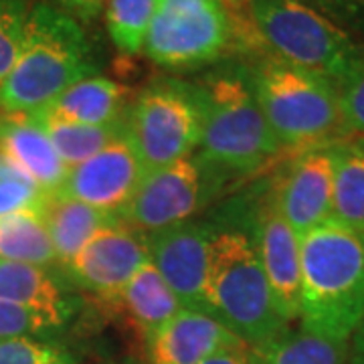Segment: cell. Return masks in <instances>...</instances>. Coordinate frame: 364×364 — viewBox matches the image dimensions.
Masks as SVG:
<instances>
[{"label": "cell", "mask_w": 364, "mask_h": 364, "mask_svg": "<svg viewBox=\"0 0 364 364\" xmlns=\"http://www.w3.org/2000/svg\"><path fill=\"white\" fill-rule=\"evenodd\" d=\"M31 0H0V83L11 73L25 39Z\"/></svg>", "instance_id": "cell-26"}, {"label": "cell", "mask_w": 364, "mask_h": 364, "mask_svg": "<svg viewBox=\"0 0 364 364\" xmlns=\"http://www.w3.org/2000/svg\"><path fill=\"white\" fill-rule=\"evenodd\" d=\"M243 61L261 112L282 150L301 152L346 138L340 90L332 81L287 63L269 49Z\"/></svg>", "instance_id": "cell-5"}, {"label": "cell", "mask_w": 364, "mask_h": 364, "mask_svg": "<svg viewBox=\"0 0 364 364\" xmlns=\"http://www.w3.org/2000/svg\"><path fill=\"white\" fill-rule=\"evenodd\" d=\"M144 176L146 168L124 128L116 140L95 156L67 170L65 181L55 193L119 219Z\"/></svg>", "instance_id": "cell-14"}, {"label": "cell", "mask_w": 364, "mask_h": 364, "mask_svg": "<svg viewBox=\"0 0 364 364\" xmlns=\"http://www.w3.org/2000/svg\"><path fill=\"white\" fill-rule=\"evenodd\" d=\"M148 259L188 310L210 314V221H188L144 235ZM213 316V314H210Z\"/></svg>", "instance_id": "cell-12"}, {"label": "cell", "mask_w": 364, "mask_h": 364, "mask_svg": "<svg viewBox=\"0 0 364 364\" xmlns=\"http://www.w3.org/2000/svg\"><path fill=\"white\" fill-rule=\"evenodd\" d=\"M334 162L330 144L296 152L267 186L279 215L298 237L332 219Z\"/></svg>", "instance_id": "cell-13"}, {"label": "cell", "mask_w": 364, "mask_h": 364, "mask_svg": "<svg viewBox=\"0 0 364 364\" xmlns=\"http://www.w3.org/2000/svg\"><path fill=\"white\" fill-rule=\"evenodd\" d=\"M352 39L364 45V0H304Z\"/></svg>", "instance_id": "cell-28"}, {"label": "cell", "mask_w": 364, "mask_h": 364, "mask_svg": "<svg viewBox=\"0 0 364 364\" xmlns=\"http://www.w3.org/2000/svg\"><path fill=\"white\" fill-rule=\"evenodd\" d=\"M299 326L350 340L364 318V233L326 221L299 237Z\"/></svg>", "instance_id": "cell-4"}, {"label": "cell", "mask_w": 364, "mask_h": 364, "mask_svg": "<svg viewBox=\"0 0 364 364\" xmlns=\"http://www.w3.org/2000/svg\"><path fill=\"white\" fill-rule=\"evenodd\" d=\"M130 104L124 85L102 75H91L67 87L39 112L85 126H114L126 119Z\"/></svg>", "instance_id": "cell-18"}, {"label": "cell", "mask_w": 364, "mask_h": 364, "mask_svg": "<svg viewBox=\"0 0 364 364\" xmlns=\"http://www.w3.org/2000/svg\"><path fill=\"white\" fill-rule=\"evenodd\" d=\"M0 299L39 314L55 330L77 314L79 298L53 267L0 261Z\"/></svg>", "instance_id": "cell-16"}, {"label": "cell", "mask_w": 364, "mask_h": 364, "mask_svg": "<svg viewBox=\"0 0 364 364\" xmlns=\"http://www.w3.org/2000/svg\"><path fill=\"white\" fill-rule=\"evenodd\" d=\"M245 344L215 316L184 308L144 340L148 364H203L219 352Z\"/></svg>", "instance_id": "cell-15"}, {"label": "cell", "mask_w": 364, "mask_h": 364, "mask_svg": "<svg viewBox=\"0 0 364 364\" xmlns=\"http://www.w3.org/2000/svg\"><path fill=\"white\" fill-rule=\"evenodd\" d=\"M208 308L249 346H257L289 326L273 304L272 289L249 229L247 200L239 198L210 221Z\"/></svg>", "instance_id": "cell-1"}, {"label": "cell", "mask_w": 364, "mask_h": 364, "mask_svg": "<svg viewBox=\"0 0 364 364\" xmlns=\"http://www.w3.org/2000/svg\"><path fill=\"white\" fill-rule=\"evenodd\" d=\"M203 364H251V346L249 344H239L233 348L219 352L210 356Z\"/></svg>", "instance_id": "cell-33"}, {"label": "cell", "mask_w": 364, "mask_h": 364, "mask_svg": "<svg viewBox=\"0 0 364 364\" xmlns=\"http://www.w3.org/2000/svg\"><path fill=\"white\" fill-rule=\"evenodd\" d=\"M340 107L346 138L364 140V69L340 87Z\"/></svg>", "instance_id": "cell-31"}, {"label": "cell", "mask_w": 364, "mask_h": 364, "mask_svg": "<svg viewBox=\"0 0 364 364\" xmlns=\"http://www.w3.org/2000/svg\"><path fill=\"white\" fill-rule=\"evenodd\" d=\"M57 2H59V9H63L73 18H77L79 23L97 18L107 4V0H57Z\"/></svg>", "instance_id": "cell-32"}, {"label": "cell", "mask_w": 364, "mask_h": 364, "mask_svg": "<svg viewBox=\"0 0 364 364\" xmlns=\"http://www.w3.org/2000/svg\"><path fill=\"white\" fill-rule=\"evenodd\" d=\"M334 162L332 221L364 233V140L342 138L330 144Z\"/></svg>", "instance_id": "cell-21"}, {"label": "cell", "mask_w": 364, "mask_h": 364, "mask_svg": "<svg viewBox=\"0 0 364 364\" xmlns=\"http://www.w3.org/2000/svg\"><path fill=\"white\" fill-rule=\"evenodd\" d=\"M47 193H43L31 178H0V217L18 210H39Z\"/></svg>", "instance_id": "cell-30"}, {"label": "cell", "mask_w": 364, "mask_h": 364, "mask_svg": "<svg viewBox=\"0 0 364 364\" xmlns=\"http://www.w3.org/2000/svg\"><path fill=\"white\" fill-rule=\"evenodd\" d=\"M31 117L47 132L53 148L57 150L67 168H73L81 162L90 160L91 156H95L107 144L114 142L126 128V119L114 126H85L43 112L31 114Z\"/></svg>", "instance_id": "cell-23"}, {"label": "cell", "mask_w": 364, "mask_h": 364, "mask_svg": "<svg viewBox=\"0 0 364 364\" xmlns=\"http://www.w3.org/2000/svg\"><path fill=\"white\" fill-rule=\"evenodd\" d=\"M158 0H107L105 25L109 39L124 55H138L156 13Z\"/></svg>", "instance_id": "cell-24"}, {"label": "cell", "mask_w": 364, "mask_h": 364, "mask_svg": "<svg viewBox=\"0 0 364 364\" xmlns=\"http://www.w3.org/2000/svg\"><path fill=\"white\" fill-rule=\"evenodd\" d=\"M57 332L45 318L31 312L23 306L0 299V340L18 336H49Z\"/></svg>", "instance_id": "cell-27"}, {"label": "cell", "mask_w": 364, "mask_h": 364, "mask_svg": "<svg viewBox=\"0 0 364 364\" xmlns=\"http://www.w3.org/2000/svg\"><path fill=\"white\" fill-rule=\"evenodd\" d=\"M0 152L47 195L59 191L65 181L69 168L53 148L47 132L31 116L0 112Z\"/></svg>", "instance_id": "cell-17"}, {"label": "cell", "mask_w": 364, "mask_h": 364, "mask_svg": "<svg viewBox=\"0 0 364 364\" xmlns=\"http://www.w3.org/2000/svg\"><path fill=\"white\" fill-rule=\"evenodd\" d=\"M114 308L122 312L142 342L184 310L181 299L150 259L144 261L140 269L134 273Z\"/></svg>", "instance_id": "cell-19"}, {"label": "cell", "mask_w": 364, "mask_h": 364, "mask_svg": "<svg viewBox=\"0 0 364 364\" xmlns=\"http://www.w3.org/2000/svg\"><path fill=\"white\" fill-rule=\"evenodd\" d=\"M203 116L200 152L233 176L265 168L284 150L261 112L241 57H227L191 81Z\"/></svg>", "instance_id": "cell-3"}, {"label": "cell", "mask_w": 364, "mask_h": 364, "mask_svg": "<svg viewBox=\"0 0 364 364\" xmlns=\"http://www.w3.org/2000/svg\"><path fill=\"white\" fill-rule=\"evenodd\" d=\"M0 364H79L67 346L45 336L0 340Z\"/></svg>", "instance_id": "cell-25"}, {"label": "cell", "mask_w": 364, "mask_h": 364, "mask_svg": "<svg viewBox=\"0 0 364 364\" xmlns=\"http://www.w3.org/2000/svg\"><path fill=\"white\" fill-rule=\"evenodd\" d=\"M247 221L277 312L287 326L299 322V237L279 215L267 184L263 191L255 193L253 200H247Z\"/></svg>", "instance_id": "cell-11"}, {"label": "cell", "mask_w": 364, "mask_h": 364, "mask_svg": "<svg viewBox=\"0 0 364 364\" xmlns=\"http://www.w3.org/2000/svg\"><path fill=\"white\" fill-rule=\"evenodd\" d=\"M249 14L269 51L338 90L364 69V45L304 0H251Z\"/></svg>", "instance_id": "cell-6"}, {"label": "cell", "mask_w": 364, "mask_h": 364, "mask_svg": "<svg viewBox=\"0 0 364 364\" xmlns=\"http://www.w3.org/2000/svg\"><path fill=\"white\" fill-rule=\"evenodd\" d=\"M39 213L47 227L59 267H65L85 247L93 235L107 223L117 219L114 215H107L104 210H97L59 193H49L45 196Z\"/></svg>", "instance_id": "cell-20"}, {"label": "cell", "mask_w": 364, "mask_h": 364, "mask_svg": "<svg viewBox=\"0 0 364 364\" xmlns=\"http://www.w3.org/2000/svg\"><path fill=\"white\" fill-rule=\"evenodd\" d=\"M231 178L229 170L196 150L174 164L146 172L119 221L142 235L193 221L221 196Z\"/></svg>", "instance_id": "cell-9"}, {"label": "cell", "mask_w": 364, "mask_h": 364, "mask_svg": "<svg viewBox=\"0 0 364 364\" xmlns=\"http://www.w3.org/2000/svg\"><path fill=\"white\" fill-rule=\"evenodd\" d=\"M223 4L227 6L233 21L235 57H249V55L267 49L251 21V14H249L251 0H223Z\"/></svg>", "instance_id": "cell-29"}, {"label": "cell", "mask_w": 364, "mask_h": 364, "mask_svg": "<svg viewBox=\"0 0 364 364\" xmlns=\"http://www.w3.org/2000/svg\"><path fill=\"white\" fill-rule=\"evenodd\" d=\"M97 75L85 28L49 2H35L11 73L0 83V112L31 116L81 79Z\"/></svg>", "instance_id": "cell-2"}, {"label": "cell", "mask_w": 364, "mask_h": 364, "mask_svg": "<svg viewBox=\"0 0 364 364\" xmlns=\"http://www.w3.org/2000/svg\"><path fill=\"white\" fill-rule=\"evenodd\" d=\"M142 53L172 71H193L235 57L231 14L223 0H158Z\"/></svg>", "instance_id": "cell-8"}, {"label": "cell", "mask_w": 364, "mask_h": 364, "mask_svg": "<svg viewBox=\"0 0 364 364\" xmlns=\"http://www.w3.org/2000/svg\"><path fill=\"white\" fill-rule=\"evenodd\" d=\"M348 340H334L316 332L286 328L272 340L251 346V364H348Z\"/></svg>", "instance_id": "cell-22"}, {"label": "cell", "mask_w": 364, "mask_h": 364, "mask_svg": "<svg viewBox=\"0 0 364 364\" xmlns=\"http://www.w3.org/2000/svg\"><path fill=\"white\" fill-rule=\"evenodd\" d=\"M348 364H364V318L358 324V328L352 334V346H350V358Z\"/></svg>", "instance_id": "cell-34"}, {"label": "cell", "mask_w": 364, "mask_h": 364, "mask_svg": "<svg viewBox=\"0 0 364 364\" xmlns=\"http://www.w3.org/2000/svg\"><path fill=\"white\" fill-rule=\"evenodd\" d=\"M148 259L142 233L116 219L102 227L67 263V282L114 308L134 273Z\"/></svg>", "instance_id": "cell-10"}, {"label": "cell", "mask_w": 364, "mask_h": 364, "mask_svg": "<svg viewBox=\"0 0 364 364\" xmlns=\"http://www.w3.org/2000/svg\"><path fill=\"white\" fill-rule=\"evenodd\" d=\"M126 132L146 172L164 168L200 150L203 116L195 85L174 77L148 83L132 100Z\"/></svg>", "instance_id": "cell-7"}]
</instances>
